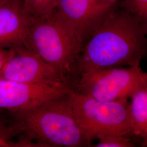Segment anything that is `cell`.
I'll return each mask as SVG.
<instances>
[{
  "instance_id": "cell-1",
  "label": "cell",
  "mask_w": 147,
  "mask_h": 147,
  "mask_svg": "<svg viewBox=\"0 0 147 147\" xmlns=\"http://www.w3.org/2000/svg\"><path fill=\"white\" fill-rule=\"evenodd\" d=\"M147 33L136 19L115 8L85 42L75 63L79 73L121 67H139L147 55Z\"/></svg>"
},
{
  "instance_id": "cell-2",
  "label": "cell",
  "mask_w": 147,
  "mask_h": 147,
  "mask_svg": "<svg viewBox=\"0 0 147 147\" xmlns=\"http://www.w3.org/2000/svg\"><path fill=\"white\" fill-rule=\"evenodd\" d=\"M69 94L12 115L21 134L45 147L92 146L76 119Z\"/></svg>"
},
{
  "instance_id": "cell-3",
  "label": "cell",
  "mask_w": 147,
  "mask_h": 147,
  "mask_svg": "<svg viewBox=\"0 0 147 147\" xmlns=\"http://www.w3.org/2000/svg\"><path fill=\"white\" fill-rule=\"evenodd\" d=\"M25 47L64 76L75 66L83 45L54 11L49 16L32 18Z\"/></svg>"
},
{
  "instance_id": "cell-4",
  "label": "cell",
  "mask_w": 147,
  "mask_h": 147,
  "mask_svg": "<svg viewBox=\"0 0 147 147\" xmlns=\"http://www.w3.org/2000/svg\"><path fill=\"white\" fill-rule=\"evenodd\" d=\"M69 95L76 119L91 141L108 134H132L127 99L99 101L74 90Z\"/></svg>"
},
{
  "instance_id": "cell-5",
  "label": "cell",
  "mask_w": 147,
  "mask_h": 147,
  "mask_svg": "<svg viewBox=\"0 0 147 147\" xmlns=\"http://www.w3.org/2000/svg\"><path fill=\"white\" fill-rule=\"evenodd\" d=\"M80 75L79 93L103 101L131 98L147 80V73L140 67L102 69Z\"/></svg>"
},
{
  "instance_id": "cell-6",
  "label": "cell",
  "mask_w": 147,
  "mask_h": 147,
  "mask_svg": "<svg viewBox=\"0 0 147 147\" xmlns=\"http://www.w3.org/2000/svg\"><path fill=\"white\" fill-rule=\"evenodd\" d=\"M73 91L65 82L26 84L0 79V111L12 116Z\"/></svg>"
},
{
  "instance_id": "cell-7",
  "label": "cell",
  "mask_w": 147,
  "mask_h": 147,
  "mask_svg": "<svg viewBox=\"0 0 147 147\" xmlns=\"http://www.w3.org/2000/svg\"><path fill=\"white\" fill-rule=\"evenodd\" d=\"M116 5L99 0H57L54 11L84 47Z\"/></svg>"
},
{
  "instance_id": "cell-8",
  "label": "cell",
  "mask_w": 147,
  "mask_h": 147,
  "mask_svg": "<svg viewBox=\"0 0 147 147\" xmlns=\"http://www.w3.org/2000/svg\"><path fill=\"white\" fill-rule=\"evenodd\" d=\"M14 50L0 70V79L26 84L65 82L63 75L30 49L21 47Z\"/></svg>"
},
{
  "instance_id": "cell-9",
  "label": "cell",
  "mask_w": 147,
  "mask_h": 147,
  "mask_svg": "<svg viewBox=\"0 0 147 147\" xmlns=\"http://www.w3.org/2000/svg\"><path fill=\"white\" fill-rule=\"evenodd\" d=\"M31 20L23 0L0 1V47H25Z\"/></svg>"
},
{
  "instance_id": "cell-10",
  "label": "cell",
  "mask_w": 147,
  "mask_h": 147,
  "mask_svg": "<svg viewBox=\"0 0 147 147\" xmlns=\"http://www.w3.org/2000/svg\"><path fill=\"white\" fill-rule=\"evenodd\" d=\"M131 99L129 111L132 134L141 137L147 145V80Z\"/></svg>"
},
{
  "instance_id": "cell-11",
  "label": "cell",
  "mask_w": 147,
  "mask_h": 147,
  "mask_svg": "<svg viewBox=\"0 0 147 147\" xmlns=\"http://www.w3.org/2000/svg\"><path fill=\"white\" fill-rule=\"evenodd\" d=\"M21 134L19 126L14 122L11 125L7 126L0 122V147H39L36 142L25 136L22 137L17 141H13V138Z\"/></svg>"
},
{
  "instance_id": "cell-12",
  "label": "cell",
  "mask_w": 147,
  "mask_h": 147,
  "mask_svg": "<svg viewBox=\"0 0 147 147\" xmlns=\"http://www.w3.org/2000/svg\"><path fill=\"white\" fill-rule=\"evenodd\" d=\"M32 18L49 16L54 12L57 0H23Z\"/></svg>"
},
{
  "instance_id": "cell-13",
  "label": "cell",
  "mask_w": 147,
  "mask_h": 147,
  "mask_svg": "<svg viewBox=\"0 0 147 147\" xmlns=\"http://www.w3.org/2000/svg\"><path fill=\"white\" fill-rule=\"evenodd\" d=\"M122 7L136 19L147 34V0H124Z\"/></svg>"
},
{
  "instance_id": "cell-14",
  "label": "cell",
  "mask_w": 147,
  "mask_h": 147,
  "mask_svg": "<svg viewBox=\"0 0 147 147\" xmlns=\"http://www.w3.org/2000/svg\"><path fill=\"white\" fill-rule=\"evenodd\" d=\"M96 147H134L136 144L127 137L119 134H108L98 137Z\"/></svg>"
},
{
  "instance_id": "cell-15",
  "label": "cell",
  "mask_w": 147,
  "mask_h": 147,
  "mask_svg": "<svg viewBox=\"0 0 147 147\" xmlns=\"http://www.w3.org/2000/svg\"><path fill=\"white\" fill-rule=\"evenodd\" d=\"M14 49H4L0 47V70L5 62L14 55Z\"/></svg>"
},
{
  "instance_id": "cell-16",
  "label": "cell",
  "mask_w": 147,
  "mask_h": 147,
  "mask_svg": "<svg viewBox=\"0 0 147 147\" xmlns=\"http://www.w3.org/2000/svg\"><path fill=\"white\" fill-rule=\"evenodd\" d=\"M99 1H104V2H110V3H117V1L119 0H99Z\"/></svg>"
},
{
  "instance_id": "cell-17",
  "label": "cell",
  "mask_w": 147,
  "mask_h": 147,
  "mask_svg": "<svg viewBox=\"0 0 147 147\" xmlns=\"http://www.w3.org/2000/svg\"><path fill=\"white\" fill-rule=\"evenodd\" d=\"M0 1H2V0H0Z\"/></svg>"
}]
</instances>
